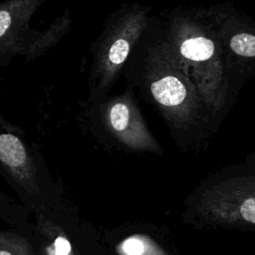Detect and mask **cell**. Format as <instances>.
Wrapping results in <instances>:
<instances>
[{
	"mask_svg": "<svg viewBox=\"0 0 255 255\" xmlns=\"http://www.w3.org/2000/svg\"><path fill=\"white\" fill-rule=\"evenodd\" d=\"M185 206L182 220L192 228L255 232V172L217 176L195 190Z\"/></svg>",
	"mask_w": 255,
	"mask_h": 255,
	"instance_id": "obj_1",
	"label": "cell"
},
{
	"mask_svg": "<svg viewBox=\"0 0 255 255\" xmlns=\"http://www.w3.org/2000/svg\"><path fill=\"white\" fill-rule=\"evenodd\" d=\"M142 56L139 86L169 124L178 128L192 126L199 117L202 100L165 41L149 45Z\"/></svg>",
	"mask_w": 255,
	"mask_h": 255,
	"instance_id": "obj_2",
	"label": "cell"
},
{
	"mask_svg": "<svg viewBox=\"0 0 255 255\" xmlns=\"http://www.w3.org/2000/svg\"><path fill=\"white\" fill-rule=\"evenodd\" d=\"M166 45L195 85L204 104L220 110L227 94V81L217 43L195 21L175 17L170 25Z\"/></svg>",
	"mask_w": 255,
	"mask_h": 255,
	"instance_id": "obj_3",
	"label": "cell"
},
{
	"mask_svg": "<svg viewBox=\"0 0 255 255\" xmlns=\"http://www.w3.org/2000/svg\"><path fill=\"white\" fill-rule=\"evenodd\" d=\"M149 10L141 5H129L108 20L94 48L91 74L95 96L104 97L117 81L147 29Z\"/></svg>",
	"mask_w": 255,
	"mask_h": 255,
	"instance_id": "obj_4",
	"label": "cell"
},
{
	"mask_svg": "<svg viewBox=\"0 0 255 255\" xmlns=\"http://www.w3.org/2000/svg\"><path fill=\"white\" fill-rule=\"evenodd\" d=\"M101 120L108 133L127 148L162 153L131 96L125 94L106 102L101 109Z\"/></svg>",
	"mask_w": 255,
	"mask_h": 255,
	"instance_id": "obj_5",
	"label": "cell"
},
{
	"mask_svg": "<svg viewBox=\"0 0 255 255\" xmlns=\"http://www.w3.org/2000/svg\"><path fill=\"white\" fill-rule=\"evenodd\" d=\"M0 170L18 192L39 197L44 181L28 148L17 135L0 128Z\"/></svg>",
	"mask_w": 255,
	"mask_h": 255,
	"instance_id": "obj_6",
	"label": "cell"
},
{
	"mask_svg": "<svg viewBox=\"0 0 255 255\" xmlns=\"http://www.w3.org/2000/svg\"><path fill=\"white\" fill-rule=\"evenodd\" d=\"M42 1L14 0L0 3V61L28 55L38 33L29 30V20Z\"/></svg>",
	"mask_w": 255,
	"mask_h": 255,
	"instance_id": "obj_7",
	"label": "cell"
},
{
	"mask_svg": "<svg viewBox=\"0 0 255 255\" xmlns=\"http://www.w3.org/2000/svg\"><path fill=\"white\" fill-rule=\"evenodd\" d=\"M118 255H179L174 247L144 233L129 235L117 247Z\"/></svg>",
	"mask_w": 255,
	"mask_h": 255,
	"instance_id": "obj_8",
	"label": "cell"
},
{
	"mask_svg": "<svg viewBox=\"0 0 255 255\" xmlns=\"http://www.w3.org/2000/svg\"><path fill=\"white\" fill-rule=\"evenodd\" d=\"M228 48L238 57L255 58V34L248 31L235 32L228 40Z\"/></svg>",
	"mask_w": 255,
	"mask_h": 255,
	"instance_id": "obj_9",
	"label": "cell"
},
{
	"mask_svg": "<svg viewBox=\"0 0 255 255\" xmlns=\"http://www.w3.org/2000/svg\"><path fill=\"white\" fill-rule=\"evenodd\" d=\"M0 255H32L28 242L15 234L0 232Z\"/></svg>",
	"mask_w": 255,
	"mask_h": 255,
	"instance_id": "obj_10",
	"label": "cell"
},
{
	"mask_svg": "<svg viewBox=\"0 0 255 255\" xmlns=\"http://www.w3.org/2000/svg\"><path fill=\"white\" fill-rule=\"evenodd\" d=\"M49 255H71V246L64 236L57 237L52 245Z\"/></svg>",
	"mask_w": 255,
	"mask_h": 255,
	"instance_id": "obj_11",
	"label": "cell"
}]
</instances>
